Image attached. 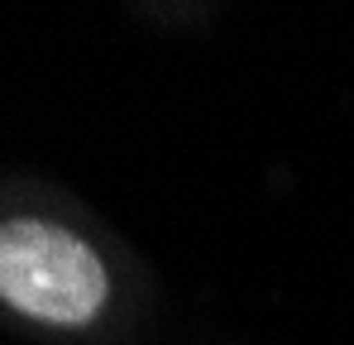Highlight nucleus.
<instances>
[{
  "label": "nucleus",
  "mask_w": 354,
  "mask_h": 345,
  "mask_svg": "<svg viewBox=\"0 0 354 345\" xmlns=\"http://www.w3.org/2000/svg\"><path fill=\"white\" fill-rule=\"evenodd\" d=\"M106 264L53 221L15 216L0 226V297L53 326H86L106 307Z\"/></svg>",
  "instance_id": "nucleus-1"
}]
</instances>
